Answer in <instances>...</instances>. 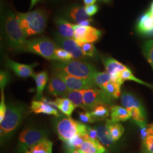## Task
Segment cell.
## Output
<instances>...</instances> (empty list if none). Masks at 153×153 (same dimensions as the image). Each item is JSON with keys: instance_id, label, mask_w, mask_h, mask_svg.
I'll return each instance as SVG.
<instances>
[{"instance_id": "4dcf8cb0", "label": "cell", "mask_w": 153, "mask_h": 153, "mask_svg": "<svg viewBox=\"0 0 153 153\" xmlns=\"http://www.w3.org/2000/svg\"><path fill=\"white\" fill-rule=\"evenodd\" d=\"M93 117L96 121L102 120L107 118L109 114V109L107 105H99L90 112Z\"/></svg>"}, {"instance_id": "7402d4cb", "label": "cell", "mask_w": 153, "mask_h": 153, "mask_svg": "<svg viewBox=\"0 0 153 153\" xmlns=\"http://www.w3.org/2000/svg\"><path fill=\"white\" fill-rule=\"evenodd\" d=\"M121 102L123 106L126 109L136 108L144 111L141 102L131 94L124 91L121 95Z\"/></svg>"}, {"instance_id": "e0dca14e", "label": "cell", "mask_w": 153, "mask_h": 153, "mask_svg": "<svg viewBox=\"0 0 153 153\" xmlns=\"http://www.w3.org/2000/svg\"><path fill=\"white\" fill-rule=\"evenodd\" d=\"M65 15L69 19L78 24H79L82 21L90 18L85 11V7L81 6H71L67 9Z\"/></svg>"}, {"instance_id": "ab89813d", "label": "cell", "mask_w": 153, "mask_h": 153, "mask_svg": "<svg viewBox=\"0 0 153 153\" xmlns=\"http://www.w3.org/2000/svg\"><path fill=\"white\" fill-rule=\"evenodd\" d=\"M10 76L8 72L6 71H1L0 73V88L4 89V88L9 82Z\"/></svg>"}, {"instance_id": "3957f363", "label": "cell", "mask_w": 153, "mask_h": 153, "mask_svg": "<svg viewBox=\"0 0 153 153\" xmlns=\"http://www.w3.org/2000/svg\"><path fill=\"white\" fill-rule=\"evenodd\" d=\"M26 107L24 104L10 103L7 106L5 116L0 123L1 138L9 137L21 124Z\"/></svg>"}, {"instance_id": "5b68a950", "label": "cell", "mask_w": 153, "mask_h": 153, "mask_svg": "<svg viewBox=\"0 0 153 153\" xmlns=\"http://www.w3.org/2000/svg\"><path fill=\"white\" fill-rule=\"evenodd\" d=\"M57 45L47 37H41L27 40L19 52H31L47 60H56L55 56Z\"/></svg>"}, {"instance_id": "e575fe53", "label": "cell", "mask_w": 153, "mask_h": 153, "mask_svg": "<svg viewBox=\"0 0 153 153\" xmlns=\"http://www.w3.org/2000/svg\"><path fill=\"white\" fill-rule=\"evenodd\" d=\"M127 109L134 123L146 121L145 111H142L136 108H131Z\"/></svg>"}, {"instance_id": "d6a6232c", "label": "cell", "mask_w": 153, "mask_h": 153, "mask_svg": "<svg viewBox=\"0 0 153 153\" xmlns=\"http://www.w3.org/2000/svg\"><path fill=\"white\" fill-rule=\"evenodd\" d=\"M121 78L122 80L124 82L126 80L133 81H135V82H137L138 83L145 85L148 88H151L153 89V85L149 84V83H146V82L142 81L141 79L137 78V77L134 76V75L133 74L129 68H127L126 69L124 70V71H123L121 73Z\"/></svg>"}, {"instance_id": "83f0119b", "label": "cell", "mask_w": 153, "mask_h": 153, "mask_svg": "<svg viewBox=\"0 0 153 153\" xmlns=\"http://www.w3.org/2000/svg\"><path fill=\"white\" fill-rule=\"evenodd\" d=\"M121 86L119 83L110 81L102 90L111 99L118 98L121 95Z\"/></svg>"}, {"instance_id": "74e56055", "label": "cell", "mask_w": 153, "mask_h": 153, "mask_svg": "<svg viewBox=\"0 0 153 153\" xmlns=\"http://www.w3.org/2000/svg\"><path fill=\"white\" fill-rule=\"evenodd\" d=\"M78 117L80 121L83 124L93 123L96 121L93 117L91 112L88 111L79 112L78 114Z\"/></svg>"}, {"instance_id": "f35d334b", "label": "cell", "mask_w": 153, "mask_h": 153, "mask_svg": "<svg viewBox=\"0 0 153 153\" xmlns=\"http://www.w3.org/2000/svg\"><path fill=\"white\" fill-rule=\"evenodd\" d=\"M1 103H0V123H1L5 116L6 112L7 110V107L5 102L4 96V89H1Z\"/></svg>"}, {"instance_id": "7dc6e473", "label": "cell", "mask_w": 153, "mask_h": 153, "mask_svg": "<svg viewBox=\"0 0 153 153\" xmlns=\"http://www.w3.org/2000/svg\"><path fill=\"white\" fill-rule=\"evenodd\" d=\"M150 11H151V13H152V16H153V3L152 4L151 7H150Z\"/></svg>"}, {"instance_id": "cb8c5ba5", "label": "cell", "mask_w": 153, "mask_h": 153, "mask_svg": "<svg viewBox=\"0 0 153 153\" xmlns=\"http://www.w3.org/2000/svg\"><path fill=\"white\" fill-rule=\"evenodd\" d=\"M85 90H70L62 97L69 99L76 107H79L86 111L83 102V95Z\"/></svg>"}, {"instance_id": "b9f144b4", "label": "cell", "mask_w": 153, "mask_h": 153, "mask_svg": "<svg viewBox=\"0 0 153 153\" xmlns=\"http://www.w3.org/2000/svg\"><path fill=\"white\" fill-rule=\"evenodd\" d=\"M88 137L91 139L98 140L97 130L95 128H92L91 126H88Z\"/></svg>"}, {"instance_id": "ffe728a7", "label": "cell", "mask_w": 153, "mask_h": 153, "mask_svg": "<svg viewBox=\"0 0 153 153\" xmlns=\"http://www.w3.org/2000/svg\"><path fill=\"white\" fill-rule=\"evenodd\" d=\"M106 71L111 76L119 74L128 68L118 61L113 58H105L103 59Z\"/></svg>"}, {"instance_id": "52a82bcc", "label": "cell", "mask_w": 153, "mask_h": 153, "mask_svg": "<svg viewBox=\"0 0 153 153\" xmlns=\"http://www.w3.org/2000/svg\"><path fill=\"white\" fill-rule=\"evenodd\" d=\"M47 138H48L47 134L44 130L35 128H28L23 131L19 136L18 151L19 153H24L28 148Z\"/></svg>"}, {"instance_id": "5bb4252c", "label": "cell", "mask_w": 153, "mask_h": 153, "mask_svg": "<svg viewBox=\"0 0 153 153\" xmlns=\"http://www.w3.org/2000/svg\"><path fill=\"white\" fill-rule=\"evenodd\" d=\"M48 90L51 94L56 97H62L71 90L55 71L52 74L49 79Z\"/></svg>"}, {"instance_id": "d6986e66", "label": "cell", "mask_w": 153, "mask_h": 153, "mask_svg": "<svg viewBox=\"0 0 153 153\" xmlns=\"http://www.w3.org/2000/svg\"><path fill=\"white\" fill-rule=\"evenodd\" d=\"M56 24L59 35L65 38L74 39V24L62 18L57 19Z\"/></svg>"}, {"instance_id": "44dd1931", "label": "cell", "mask_w": 153, "mask_h": 153, "mask_svg": "<svg viewBox=\"0 0 153 153\" xmlns=\"http://www.w3.org/2000/svg\"><path fill=\"white\" fill-rule=\"evenodd\" d=\"M55 103L57 109L64 115L70 117L76 107L73 103L71 100L66 98H57L55 100Z\"/></svg>"}, {"instance_id": "ee69618b", "label": "cell", "mask_w": 153, "mask_h": 153, "mask_svg": "<svg viewBox=\"0 0 153 153\" xmlns=\"http://www.w3.org/2000/svg\"><path fill=\"white\" fill-rule=\"evenodd\" d=\"M83 1L86 6L91 5H94L96 2L97 0H83Z\"/></svg>"}, {"instance_id": "d4e9b609", "label": "cell", "mask_w": 153, "mask_h": 153, "mask_svg": "<svg viewBox=\"0 0 153 153\" xmlns=\"http://www.w3.org/2000/svg\"><path fill=\"white\" fill-rule=\"evenodd\" d=\"M105 124L108 129L111 136L115 142L120 139L124 131V129L119 122L112 120L111 119H107Z\"/></svg>"}, {"instance_id": "836d02e7", "label": "cell", "mask_w": 153, "mask_h": 153, "mask_svg": "<svg viewBox=\"0 0 153 153\" xmlns=\"http://www.w3.org/2000/svg\"><path fill=\"white\" fill-rule=\"evenodd\" d=\"M143 53L153 69V40L146 42L143 45Z\"/></svg>"}, {"instance_id": "f546056e", "label": "cell", "mask_w": 153, "mask_h": 153, "mask_svg": "<svg viewBox=\"0 0 153 153\" xmlns=\"http://www.w3.org/2000/svg\"><path fill=\"white\" fill-rule=\"evenodd\" d=\"M95 83L102 90L111 81V75L107 72L97 71L93 76Z\"/></svg>"}, {"instance_id": "9c48e42d", "label": "cell", "mask_w": 153, "mask_h": 153, "mask_svg": "<svg viewBox=\"0 0 153 153\" xmlns=\"http://www.w3.org/2000/svg\"><path fill=\"white\" fill-rule=\"evenodd\" d=\"M57 74L71 90H86L96 88L97 85L92 79H87L73 76L61 71L55 70Z\"/></svg>"}, {"instance_id": "7bdbcfd3", "label": "cell", "mask_w": 153, "mask_h": 153, "mask_svg": "<svg viewBox=\"0 0 153 153\" xmlns=\"http://www.w3.org/2000/svg\"><path fill=\"white\" fill-rule=\"evenodd\" d=\"M93 21V19L91 18H89L86 20H85L82 22H81L79 24H78L81 26H89L90 24L91 23V22Z\"/></svg>"}, {"instance_id": "6da1fadb", "label": "cell", "mask_w": 153, "mask_h": 153, "mask_svg": "<svg viewBox=\"0 0 153 153\" xmlns=\"http://www.w3.org/2000/svg\"><path fill=\"white\" fill-rule=\"evenodd\" d=\"M16 19L26 37L44 32L48 20V13L42 9L27 13H17Z\"/></svg>"}, {"instance_id": "681fc988", "label": "cell", "mask_w": 153, "mask_h": 153, "mask_svg": "<svg viewBox=\"0 0 153 153\" xmlns=\"http://www.w3.org/2000/svg\"><path fill=\"white\" fill-rule=\"evenodd\" d=\"M107 153V151H106V152H104V153Z\"/></svg>"}, {"instance_id": "8d00e7d4", "label": "cell", "mask_w": 153, "mask_h": 153, "mask_svg": "<svg viewBox=\"0 0 153 153\" xmlns=\"http://www.w3.org/2000/svg\"><path fill=\"white\" fill-rule=\"evenodd\" d=\"M55 56L56 60L59 61H66L73 59V56L68 52L59 47L55 50Z\"/></svg>"}, {"instance_id": "4fadbf2b", "label": "cell", "mask_w": 153, "mask_h": 153, "mask_svg": "<svg viewBox=\"0 0 153 153\" xmlns=\"http://www.w3.org/2000/svg\"><path fill=\"white\" fill-rule=\"evenodd\" d=\"M5 64L6 67L10 69L17 76L22 78L33 76V74L34 73L33 71V68L38 65V64L36 63L31 65H26L18 63L10 59L7 57L5 58Z\"/></svg>"}, {"instance_id": "bcb514c9", "label": "cell", "mask_w": 153, "mask_h": 153, "mask_svg": "<svg viewBox=\"0 0 153 153\" xmlns=\"http://www.w3.org/2000/svg\"><path fill=\"white\" fill-rule=\"evenodd\" d=\"M66 153H81L76 150H67Z\"/></svg>"}, {"instance_id": "60d3db41", "label": "cell", "mask_w": 153, "mask_h": 153, "mask_svg": "<svg viewBox=\"0 0 153 153\" xmlns=\"http://www.w3.org/2000/svg\"><path fill=\"white\" fill-rule=\"evenodd\" d=\"M85 11L88 16H93L98 11V6L97 5H87L85 7Z\"/></svg>"}, {"instance_id": "9a60e30c", "label": "cell", "mask_w": 153, "mask_h": 153, "mask_svg": "<svg viewBox=\"0 0 153 153\" xmlns=\"http://www.w3.org/2000/svg\"><path fill=\"white\" fill-rule=\"evenodd\" d=\"M137 30L144 35L153 36V17L150 10L140 18Z\"/></svg>"}, {"instance_id": "8fae6325", "label": "cell", "mask_w": 153, "mask_h": 153, "mask_svg": "<svg viewBox=\"0 0 153 153\" xmlns=\"http://www.w3.org/2000/svg\"><path fill=\"white\" fill-rule=\"evenodd\" d=\"M30 109L36 114H44L53 115L56 117H61L55 102L45 98H42L40 100H33Z\"/></svg>"}, {"instance_id": "277c9868", "label": "cell", "mask_w": 153, "mask_h": 153, "mask_svg": "<svg viewBox=\"0 0 153 153\" xmlns=\"http://www.w3.org/2000/svg\"><path fill=\"white\" fill-rule=\"evenodd\" d=\"M53 66L54 70L64 71L73 76L92 80L94 74L97 71L89 63L76 59L54 62Z\"/></svg>"}, {"instance_id": "c3c4849f", "label": "cell", "mask_w": 153, "mask_h": 153, "mask_svg": "<svg viewBox=\"0 0 153 153\" xmlns=\"http://www.w3.org/2000/svg\"><path fill=\"white\" fill-rule=\"evenodd\" d=\"M52 150H50V151H49L48 153H52Z\"/></svg>"}, {"instance_id": "d590c367", "label": "cell", "mask_w": 153, "mask_h": 153, "mask_svg": "<svg viewBox=\"0 0 153 153\" xmlns=\"http://www.w3.org/2000/svg\"><path fill=\"white\" fill-rule=\"evenodd\" d=\"M77 43L81 46L82 52L85 56L94 57L97 54V50L95 49V47L93 43H85V42H77Z\"/></svg>"}, {"instance_id": "ac0fdd59", "label": "cell", "mask_w": 153, "mask_h": 153, "mask_svg": "<svg viewBox=\"0 0 153 153\" xmlns=\"http://www.w3.org/2000/svg\"><path fill=\"white\" fill-rule=\"evenodd\" d=\"M33 78L36 84V94L34 100H40L42 98V94L48 80V74L46 71H40L39 73H33Z\"/></svg>"}, {"instance_id": "603a6c76", "label": "cell", "mask_w": 153, "mask_h": 153, "mask_svg": "<svg viewBox=\"0 0 153 153\" xmlns=\"http://www.w3.org/2000/svg\"><path fill=\"white\" fill-rule=\"evenodd\" d=\"M111 120L115 121H125L131 118L128 109L124 107L112 105L111 108Z\"/></svg>"}, {"instance_id": "8992f818", "label": "cell", "mask_w": 153, "mask_h": 153, "mask_svg": "<svg viewBox=\"0 0 153 153\" xmlns=\"http://www.w3.org/2000/svg\"><path fill=\"white\" fill-rule=\"evenodd\" d=\"M56 128L59 138L64 142L76 134H88V126L68 116L57 121Z\"/></svg>"}, {"instance_id": "2e32d148", "label": "cell", "mask_w": 153, "mask_h": 153, "mask_svg": "<svg viewBox=\"0 0 153 153\" xmlns=\"http://www.w3.org/2000/svg\"><path fill=\"white\" fill-rule=\"evenodd\" d=\"M81 153H103L106 149L98 140L88 139L76 149Z\"/></svg>"}, {"instance_id": "ba28073f", "label": "cell", "mask_w": 153, "mask_h": 153, "mask_svg": "<svg viewBox=\"0 0 153 153\" xmlns=\"http://www.w3.org/2000/svg\"><path fill=\"white\" fill-rule=\"evenodd\" d=\"M83 102L86 111H91L99 105H112L111 99L102 90L97 88L85 91Z\"/></svg>"}, {"instance_id": "1f68e13d", "label": "cell", "mask_w": 153, "mask_h": 153, "mask_svg": "<svg viewBox=\"0 0 153 153\" xmlns=\"http://www.w3.org/2000/svg\"><path fill=\"white\" fill-rule=\"evenodd\" d=\"M143 153H153V123L149 125L148 135L143 140Z\"/></svg>"}, {"instance_id": "f6af8a7d", "label": "cell", "mask_w": 153, "mask_h": 153, "mask_svg": "<svg viewBox=\"0 0 153 153\" xmlns=\"http://www.w3.org/2000/svg\"><path fill=\"white\" fill-rule=\"evenodd\" d=\"M41 0H31V4L30 6V9H29V11L31 10L33 7H34V6L38 2H40Z\"/></svg>"}, {"instance_id": "30bf717a", "label": "cell", "mask_w": 153, "mask_h": 153, "mask_svg": "<svg viewBox=\"0 0 153 153\" xmlns=\"http://www.w3.org/2000/svg\"><path fill=\"white\" fill-rule=\"evenodd\" d=\"M74 39L77 42L93 43L102 35L100 30L91 26H81L74 24Z\"/></svg>"}, {"instance_id": "7a4b0ae2", "label": "cell", "mask_w": 153, "mask_h": 153, "mask_svg": "<svg viewBox=\"0 0 153 153\" xmlns=\"http://www.w3.org/2000/svg\"><path fill=\"white\" fill-rule=\"evenodd\" d=\"M3 29L9 46L18 51L25 44L27 37L22 31L16 15L9 9L4 13Z\"/></svg>"}, {"instance_id": "4316f807", "label": "cell", "mask_w": 153, "mask_h": 153, "mask_svg": "<svg viewBox=\"0 0 153 153\" xmlns=\"http://www.w3.org/2000/svg\"><path fill=\"white\" fill-rule=\"evenodd\" d=\"M53 143L48 138L28 148L23 153H47L52 150Z\"/></svg>"}, {"instance_id": "484cf974", "label": "cell", "mask_w": 153, "mask_h": 153, "mask_svg": "<svg viewBox=\"0 0 153 153\" xmlns=\"http://www.w3.org/2000/svg\"><path fill=\"white\" fill-rule=\"evenodd\" d=\"M97 130L98 138L104 145L109 146L114 143V140L111 137L109 130L104 124L95 127Z\"/></svg>"}, {"instance_id": "f1b7e54d", "label": "cell", "mask_w": 153, "mask_h": 153, "mask_svg": "<svg viewBox=\"0 0 153 153\" xmlns=\"http://www.w3.org/2000/svg\"><path fill=\"white\" fill-rule=\"evenodd\" d=\"M88 138V134H76L72 137L65 143L67 150H76Z\"/></svg>"}, {"instance_id": "7c38bea8", "label": "cell", "mask_w": 153, "mask_h": 153, "mask_svg": "<svg viewBox=\"0 0 153 153\" xmlns=\"http://www.w3.org/2000/svg\"><path fill=\"white\" fill-rule=\"evenodd\" d=\"M55 40L57 45L68 52L73 59L80 60L85 57L81 46L74 39L65 38L58 35L55 36Z\"/></svg>"}]
</instances>
